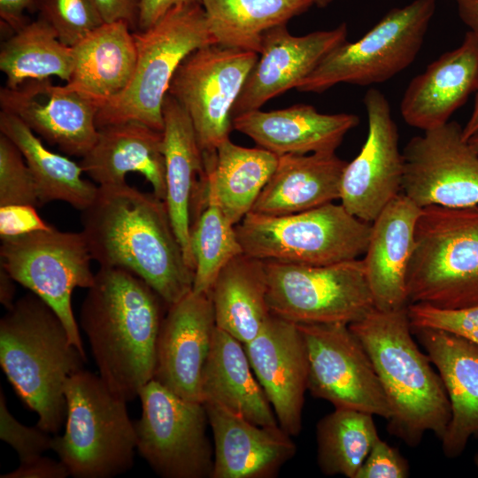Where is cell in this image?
Segmentation results:
<instances>
[{
    "instance_id": "1",
    "label": "cell",
    "mask_w": 478,
    "mask_h": 478,
    "mask_svg": "<svg viewBox=\"0 0 478 478\" xmlns=\"http://www.w3.org/2000/svg\"><path fill=\"white\" fill-rule=\"evenodd\" d=\"M82 233L100 266L126 269L145 281L168 306L193 289L166 204L153 192L127 182L98 186L92 204L81 212Z\"/></svg>"
},
{
    "instance_id": "2",
    "label": "cell",
    "mask_w": 478,
    "mask_h": 478,
    "mask_svg": "<svg viewBox=\"0 0 478 478\" xmlns=\"http://www.w3.org/2000/svg\"><path fill=\"white\" fill-rule=\"evenodd\" d=\"M167 304L145 281L100 266L79 313L99 376L128 402L153 379L158 337Z\"/></svg>"
},
{
    "instance_id": "3",
    "label": "cell",
    "mask_w": 478,
    "mask_h": 478,
    "mask_svg": "<svg viewBox=\"0 0 478 478\" xmlns=\"http://www.w3.org/2000/svg\"><path fill=\"white\" fill-rule=\"evenodd\" d=\"M349 328L367 351L387 396L388 431L410 447L418 446L428 431L442 440L451 420L450 401L429 357L414 341L407 306L374 308Z\"/></svg>"
},
{
    "instance_id": "4",
    "label": "cell",
    "mask_w": 478,
    "mask_h": 478,
    "mask_svg": "<svg viewBox=\"0 0 478 478\" xmlns=\"http://www.w3.org/2000/svg\"><path fill=\"white\" fill-rule=\"evenodd\" d=\"M86 357L72 343L55 311L35 293L7 309L0 320V365L37 426L58 435L66 418L65 386Z\"/></svg>"
},
{
    "instance_id": "5",
    "label": "cell",
    "mask_w": 478,
    "mask_h": 478,
    "mask_svg": "<svg viewBox=\"0 0 478 478\" xmlns=\"http://www.w3.org/2000/svg\"><path fill=\"white\" fill-rule=\"evenodd\" d=\"M407 302L457 310L478 305V205L421 208Z\"/></svg>"
},
{
    "instance_id": "6",
    "label": "cell",
    "mask_w": 478,
    "mask_h": 478,
    "mask_svg": "<svg viewBox=\"0 0 478 478\" xmlns=\"http://www.w3.org/2000/svg\"><path fill=\"white\" fill-rule=\"evenodd\" d=\"M66 421L51 450L76 478H112L132 468L135 424L127 401L116 397L99 375L84 368L65 386Z\"/></svg>"
},
{
    "instance_id": "7",
    "label": "cell",
    "mask_w": 478,
    "mask_h": 478,
    "mask_svg": "<svg viewBox=\"0 0 478 478\" xmlns=\"http://www.w3.org/2000/svg\"><path fill=\"white\" fill-rule=\"evenodd\" d=\"M134 36V73L127 87L99 108L96 127L137 121L162 132L163 103L177 68L192 51L215 42L200 3L172 8Z\"/></svg>"
},
{
    "instance_id": "8",
    "label": "cell",
    "mask_w": 478,
    "mask_h": 478,
    "mask_svg": "<svg viewBox=\"0 0 478 478\" xmlns=\"http://www.w3.org/2000/svg\"><path fill=\"white\" fill-rule=\"evenodd\" d=\"M372 223L329 203L284 216L249 212L235 231L245 254L263 261L328 266L359 258L366 251Z\"/></svg>"
},
{
    "instance_id": "9",
    "label": "cell",
    "mask_w": 478,
    "mask_h": 478,
    "mask_svg": "<svg viewBox=\"0 0 478 478\" xmlns=\"http://www.w3.org/2000/svg\"><path fill=\"white\" fill-rule=\"evenodd\" d=\"M436 0H413L388 12L361 38L331 50L296 88L321 93L339 83L384 82L417 57L436 11Z\"/></svg>"
},
{
    "instance_id": "10",
    "label": "cell",
    "mask_w": 478,
    "mask_h": 478,
    "mask_svg": "<svg viewBox=\"0 0 478 478\" xmlns=\"http://www.w3.org/2000/svg\"><path fill=\"white\" fill-rule=\"evenodd\" d=\"M270 312L295 324L350 325L375 308L360 258L328 266L265 261Z\"/></svg>"
},
{
    "instance_id": "11",
    "label": "cell",
    "mask_w": 478,
    "mask_h": 478,
    "mask_svg": "<svg viewBox=\"0 0 478 478\" xmlns=\"http://www.w3.org/2000/svg\"><path fill=\"white\" fill-rule=\"evenodd\" d=\"M0 266L14 281L45 301L64 323L72 343L86 357L72 308L75 288L94 282L92 256L81 232L54 227L20 236L1 239Z\"/></svg>"
},
{
    "instance_id": "12",
    "label": "cell",
    "mask_w": 478,
    "mask_h": 478,
    "mask_svg": "<svg viewBox=\"0 0 478 478\" xmlns=\"http://www.w3.org/2000/svg\"><path fill=\"white\" fill-rule=\"evenodd\" d=\"M141 418L135 421L136 451L164 478H207L214 450L203 403L186 400L152 379L139 392Z\"/></svg>"
},
{
    "instance_id": "13",
    "label": "cell",
    "mask_w": 478,
    "mask_h": 478,
    "mask_svg": "<svg viewBox=\"0 0 478 478\" xmlns=\"http://www.w3.org/2000/svg\"><path fill=\"white\" fill-rule=\"evenodd\" d=\"M258 59L254 51L207 44L181 63L168 94L189 116L204 153L229 139L232 110Z\"/></svg>"
},
{
    "instance_id": "14",
    "label": "cell",
    "mask_w": 478,
    "mask_h": 478,
    "mask_svg": "<svg viewBox=\"0 0 478 478\" xmlns=\"http://www.w3.org/2000/svg\"><path fill=\"white\" fill-rule=\"evenodd\" d=\"M306 347L307 389L335 408L368 412L389 420L391 410L374 364L349 325L297 324Z\"/></svg>"
},
{
    "instance_id": "15",
    "label": "cell",
    "mask_w": 478,
    "mask_h": 478,
    "mask_svg": "<svg viewBox=\"0 0 478 478\" xmlns=\"http://www.w3.org/2000/svg\"><path fill=\"white\" fill-rule=\"evenodd\" d=\"M402 153L401 193L417 206L478 205V155L456 121L413 136Z\"/></svg>"
},
{
    "instance_id": "16",
    "label": "cell",
    "mask_w": 478,
    "mask_h": 478,
    "mask_svg": "<svg viewBox=\"0 0 478 478\" xmlns=\"http://www.w3.org/2000/svg\"><path fill=\"white\" fill-rule=\"evenodd\" d=\"M364 104L367 135L359 153L344 167L339 200L350 214L372 223L402 191L404 158L387 97L370 89Z\"/></svg>"
},
{
    "instance_id": "17",
    "label": "cell",
    "mask_w": 478,
    "mask_h": 478,
    "mask_svg": "<svg viewBox=\"0 0 478 478\" xmlns=\"http://www.w3.org/2000/svg\"><path fill=\"white\" fill-rule=\"evenodd\" d=\"M0 106L69 156L84 157L98 135V104L66 84L54 85L50 79L2 88Z\"/></svg>"
},
{
    "instance_id": "18",
    "label": "cell",
    "mask_w": 478,
    "mask_h": 478,
    "mask_svg": "<svg viewBox=\"0 0 478 478\" xmlns=\"http://www.w3.org/2000/svg\"><path fill=\"white\" fill-rule=\"evenodd\" d=\"M216 328L209 294L191 290L162 321L153 379L179 397L202 403L201 381Z\"/></svg>"
},
{
    "instance_id": "19",
    "label": "cell",
    "mask_w": 478,
    "mask_h": 478,
    "mask_svg": "<svg viewBox=\"0 0 478 478\" xmlns=\"http://www.w3.org/2000/svg\"><path fill=\"white\" fill-rule=\"evenodd\" d=\"M244 349L280 427L297 436L308 385V358L297 324L272 314Z\"/></svg>"
},
{
    "instance_id": "20",
    "label": "cell",
    "mask_w": 478,
    "mask_h": 478,
    "mask_svg": "<svg viewBox=\"0 0 478 478\" xmlns=\"http://www.w3.org/2000/svg\"><path fill=\"white\" fill-rule=\"evenodd\" d=\"M346 23L330 30L292 35L286 25L263 36L260 58L233 107L232 119L258 110L268 100L297 88L335 48L347 41Z\"/></svg>"
},
{
    "instance_id": "21",
    "label": "cell",
    "mask_w": 478,
    "mask_h": 478,
    "mask_svg": "<svg viewBox=\"0 0 478 478\" xmlns=\"http://www.w3.org/2000/svg\"><path fill=\"white\" fill-rule=\"evenodd\" d=\"M412 331L447 392L451 416L442 448L447 458H457L471 437L478 438V345L439 328L412 327Z\"/></svg>"
},
{
    "instance_id": "22",
    "label": "cell",
    "mask_w": 478,
    "mask_h": 478,
    "mask_svg": "<svg viewBox=\"0 0 478 478\" xmlns=\"http://www.w3.org/2000/svg\"><path fill=\"white\" fill-rule=\"evenodd\" d=\"M213 435L211 478H273L297 446L279 425L254 424L215 404H204Z\"/></svg>"
},
{
    "instance_id": "23",
    "label": "cell",
    "mask_w": 478,
    "mask_h": 478,
    "mask_svg": "<svg viewBox=\"0 0 478 478\" xmlns=\"http://www.w3.org/2000/svg\"><path fill=\"white\" fill-rule=\"evenodd\" d=\"M477 88L478 36L467 31L459 47L409 82L400 103L402 119L423 132L439 127Z\"/></svg>"
},
{
    "instance_id": "24",
    "label": "cell",
    "mask_w": 478,
    "mask_h": 478,
    "mask_svg": "<svg viewBox=\"0 0 478 478\" xmlns=\"http://www.w3.org/2000/svg\"><path fill=\"white\" fill-rule=\"evenodd\" d=\"M233 128L277 156L335 152L345 135L357 127L352 113L325 114L312 105L243 112L233 118Z\"/></svg>"
},
{
    "instance_id": "25",
    "label": "cell",
    "mask_w": 478,
    "mask_h": 478,
    "mask_svg": "<svg viewBox=\"0 0 478 478\" xmlns=\"http://www.w3.org/2000/svg\"><path fill=\"white\" fill-rule=\"evenodd\" d=\"M420 212L421 208L400 193L372 222L362 260L378 310L391 311L408 305L407 272Z\"/></svg>"
},
{
    "instance_id": "26",
    "label": "cell",
    "mask_w": 478,
    "mask_h": 478,
    "mask_svg": "<svg viewBox=\"0 0 478 478\" xmlns=\"http://www.w3.org/2000/svg\"><path fill=\"white\" fill-rule=\"evenodd\" d=\"M278 158L263 148L243 147L230 139L221 143L216 151L204 153V173L197 189L192 211L196 208L197 212L205 200H211L237 225L251 212L274 173Z\"/></svg>"
},
{
    "instance_id": "27",
    "label": "cell",
    "mask_w": 478,
    "mask_h": 478,
    "mask_svg": "<svg viewBox=\"0 0 478 478\" xmlns=\"http://www.w3.org/2000/svg\"><path fill=\"white\" fill-rule=\"evenodd\" d=\"M79 163L97 186L127 182L130 172L148 181L153 193L165 201L163 133L137 121L98 128L93 147Z\"/></svg>"
},
{
    "instance_id": "28",
    "label": "cell",
    "mask_w": 478,
    "mask_h": 478,
    "mask_svg": "<svg viewBox=\"0 0 478 478\" xmlns=\"http://www.w3.org/2000/svg\"><path fill=\"white\" fill-rule=\"evenodd\" d=\"M163 119L165 203L186 261L195 274L190 247L191 209L204 173V153L189 116L169 94L163 103Z\"/></svg>"
},
{
    "instance_id": "29",
    "label": "cell",
    "mask_w": 478,
    "mask_h": 478,
    "mask_svg": "<svg viewBox=\"0 0 478 478\" xmlns=\"http://www.w3.org/2000/svg\"><path fill=\"white\" fill-rule=\"evenodd\" d=\"M277 166L258 197L251 212L284 216L339 199L347 161L335 152L278 156Z\"/></svg>"
},
{
    "instance_id": "30",
    "label": "cell",
    "mask_w": 478,
    "mask_h": 478,
    "mask_svg": "<svg viewBox=\"0 0 478 478\" xmlns=\"http://www.w3.org/2000/svg\"><path fill=\"white\" fill-rule=\"evenodd\" d=\"M201 397L203 404L218 405L254 424L279 425L244 345L217 327L203 371Z\"/></svg>"
},
{
    "instance_id": "31",
    "label": "cell",
    "mask_w": 478,
    "mask_h": 478,
    "mask_svg": "<svg viewBox=\"0 0 478 478\" xmlns=\"http://www.w3.org/2000/svg\"><path fill=\"white\" fill-rule=\"evenodd\" d=\"M72 48L73 71L66 83L69 89L100 108L127 87L136 63V45L126 22H104Z\"/></svg>"
},
{
    "instance_id": "32",
    "label": "cell",
    "mask_w": 478,
    "mask_h": 478,
    "mask_svg": "<svg viewBox=\"0 0 478 478\" xmlns=\"http://www.w3.org/2000/svg\"><path fill=\"white\" fill-rule=\"evenodd\" d=\"M209 296L216 327L243 345L258 335L272 315L265 261L244 252L221 269Z\"/></svg>"
},
{
    "instance_id": "33",
    "label": "cell",
    "mask_w": 478,
    "mask_h": 478,
    "mask_svg": "<svg viewBox=\"0 0 478 478\" xmlns=\"http://www.w3.org/2000/svg\"><path fill=\"white\" fill-rule=\"evenodd\" d=\"M0 131L22 153L34 177L40 205L62 201L81 212L92 204L98 186L82 178L80 164L47 149L25 123L2 111Z\"/></svg>"
},
{
    "instance_id": "34",
    "label": "cell",
    "mask_w": 478,
    "mask_h": 478,
    "mask_svg": "<svg viewBox=\"0 0 478 478\" xmlns=\"http://www.w3.org/2000/svg\"><path fill=\"white\" fill-rule=\"evenodd\" d=\"M215 43L259 54L264 35L313 5L311 0H200Z\"/></svg>"
},
{
    "instance_id": "35",
    "label": "cell",
    "mask_w": 478,
    "mask_h": 478,
    "mask_svg": "<svg viewBox=\"0 0 478 478\" xmlns=\"http://www.w3.org/2000/svg\"><path fill=\"white\" fill-rule=\"evenodd\" d=\"M73 48L59 41L42 19L26 23L5 42L0 50V70L6 87L14 89L29 80L56 76L66 83L73 71Z\"/></svg>"
},
{
    "instance_id": "36",
    "label": "cell",
    "mask_w": 478,
    "mask_h": 478,
    "mask_svg": "<svg viewBox=\"0 0 478 478\" xmlns=\"http://www.w3.org/2000/svg\"><path fill=\"white\" fill-rule=\"evenodd\" d=\"M371 413L335 408L316 426L317 462L325 475H356L380 437Z\"/></svg>"
},
{
    "instance_id": "37",
    "label": "cell",
    "mask_w": 478,
    "mask_h": 478,
    "mask_svg": "<svg viewBox=\"0 0 478 478\" xmlns=\"http://www.w3.org/2000/svg\"><path fill=\"white\" fill-rule=\"evenodd\" d=\"M190 247L195 263L192 290L207 293L221 269L243 253L235 226L219 205L205 200L191 223Z\"/></svg>"
},
{
    "instance_id": "38",
    "label": "cell",
    "mask_w": 478,
    "mask_h": 478,
    "mask_svg": "<svg viewBox=\"0 0 478 478\" xmlns=\"http://www.w3.org/2000/svg\"><path fill=\"white\" fill-rule=\"evenodd\" d=\"M29 10L69 47L104 23L93 0H33Z\"/></svg>"
},
{
    "instance_id": "39",
    "label": "cell",
    "mask_w": 478,
    "mask_h": 478,
    "mask_svg": "<svg viewBox=\"0 0 478 478\" xmlns=\"http://www.w3.org/2000/svg\"><path fill=\"white\" fill-rule=\"evenodd\" d=\"M28 204L39 206L32 173L18 147L0 135V206Z\"/></svg>"
},
{
    "instance_id": "40",
    "label": "cell",
    "mask_w": 478,
    "mask_h": 478,
    "mask_svg": "<svg viewBox=\"0 0 478 478\" xmlns=\"http://www.w3.org/2000/svg\"><path fill=\"white\" fill-rule=\"evenodd\" d=\"M407 312L413 328L443 329L478 345V305L457 309H440L426 304H409Z\"/></svg>"
},
{
    "instance_id": "41",
    "label": "cell",
    "mask_w": 478,
    "mask_h": 478,
    "mask_svg": "<svg viewBox=\"0 0 478 478\" xmlns=\"http://www.w3.org/2000/svg\"><path fill=\"white\" fill-rule=\"evenodd\" d=\"M0 438L18 454L19 463L30 461L51 450L50 433L37 425L28 427L9 412L3 390H0Z\"/></svg>"
},
{
    "instance_id": "42",
    "label": "cell",
    "mask_w": 478,
    "mask_h": 478,
    "mask_svg": "<svg viewBox=\"0 0 478 478\" xmlns=\"http://www.w3.org/2000/svg\"><path fill=\"white\" fill-rule=\"evenodd\" d=\"M410 475L407 459L397 448L380 437L358 470L356 478H405Z\"/></svg>"
},
{
    "instance_id": "43",
    "label": "cell",
    "mask_w": 478,
    "mask_h": 478,
    "mask_svg": "<svg viewBox=\"0 0 478 478\" xmlns=\"http://www.w3.org/2000/svg\"><path fill=\"white\" fill-rule=\"evenodd\" d=\"M53 226L45 222L35 206L10 204L0 206V237L11 238L35 231L49 230Z\"/></svg>"
},
{
    "instance_id": "44",
    "label": "cell",
    "mask_w": 478,
    "mask_h": 478,
    "mask_svg": "<svg viewBox=\"0 0 478 478\" xmlns=\"http://www.w3.org/2000/svg\"><path fill=\"white\" fill-rule=\"evenodd\" d=\"M70 475L66 466L59 459L37 457L30 461L19 463V466L3 474L1 478H66Z\"/></svg>"
},
{
    "instance_id": "45",
    "label": "cell",
    "mask_w": 478,
    "mask_h": 478,
    "mask_svg": "<svg viewBox=\"0 0 478 478\" xmlns=\"http://www.w3.org/2000/svg\"><path fill=\"white\" fill-rule=\"evenodd\" d=\"M104 22H126L137 30L141 0H93Z\"/></svg>"
},
{
    "instance_id": "46",
    "label": "cell",
    "mask_w": 478,
    "mask_h": 478,
    "mask_svg": "<svg viewBox=\"0 0 478 478\" xmlns=\"http://www.w3.org/2000/svg\"><path fill=\"white\" fill-rule=\"evenodd\" d=\"M196 3L201 4L200 0H141L137 30L150 27L175 6Z\"/></svg>"
},
{
    "instance_id": "47",
    "label": "cell",
    "mask_w": 478,
    "mask_h": 478,
    "mask_svg": "<svg viewBox=\"0 0 478 478\" xmlns=\"http://www.w3.org/2000/svg\"><path fill=\"white\" fill-rule=\"evenodd\" d=\"M33 0H0V17L7 26L17 31L27 22L24 11L29 9Z\"/></svg>"
},
{
    "instance_id": "48",
    "label": "cell",
    "mask_w": 478,
    "mask_h": 478,
    "mask_svg": "<svg viewBox=\"0 0 478 478\" xmlns=\"http://www.w3.org/2000/svg\"><path fill=\"white\" fill-rule=\"evenodd\" d=\"M460 19L478 36V0H455Z\"/></svg>"
},
{
    "instance_id": "49",
    "label": "cell",
    "mask_w": 478,
    "mask_h": 478,
    "mask_svg": "<svg viewBox=\"0 0 478 478\" xmlns=\"http://www.w3.org/2000/svg\"><path fill=\"white\" fill-rule=\"evenodd\" d=\"M14 279L0 266V302L6 308L12 306L15 295Z\"/></svg>"
},
{
    "instance_id": "50",
    "label": "cell",
    "mask_w": 478,
    "mask_h": 478,
    "mask_svg": "<svg viewBox=\"0 0 478 478\" xmlns=\"http://www.w3.org/2000/svg\"><path fill=\"white\" fill-rule=\"evenodd\" d=\"M475 92V100L471 116L463 127V136L466 140L478 130V88Z\"/></svg>"
},
{
    "instance_id": "51",
    "label": "cell",
    "mask_w": 478,
    "mask_h": 478,
    "mask_svg": "<svg viewBox=\"0 0 478 478\" xmlns=\"http://www.w3.org/2000/svg\"><path fill=\"white\" fill-rule=\"evenodd\" d=\"M467 142L474 152L478 155V130L467 139Z\"/></svg>"
},
{
    "instance_id": "52",
    "label": "cell",
    "mask_w": 478,
    "mask_h": 478,
    "mask_svg": "<svg viewBox=\"0 0 478 478\" xmlns=\"http://www.w3.org/2000/svg\"><path fill=\"white\" fill-rule=\"evenodd\" d=\"M312 4L320 7L324 8L329 5L334 0H311Z\"/></svg>"
},
{
    "instance_id": "53",
    "label": "cell",
    "mask_w": 478,
    "mask_h": 478,
    "mask_svg": "<svg viewBox=\"0 0 478 478\" xmlns=\"http://www.w3.org/2000/svg\"><path fill=\"white\" fill-rule=\"evenodd\" d=\"M474 463H475V466L478 469V454H476V456L474 457Z\"/></svg>"
}]
</instances>
